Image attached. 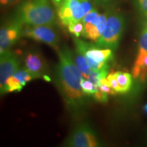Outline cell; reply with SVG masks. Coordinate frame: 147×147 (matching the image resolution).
I'll return each instance as SVG.
<instances>
[{
	"mask_svg": "<svg viewBox=\"0 0 147 147\" xmlns=\"http://www.w3.org/2000/svg\"><path fill=\"white\" fill-rule=\"evenodd\" d=\"M33 79H34V77L25 67L22 69H18L7 80L6 84H5L3 91L1 93V95L10 93V92L21 91L27 82Z\"/></svg>",
	"mask_w": 147,
	"mask_h": 147,
	"instance_id": "obj_11",
	"label": "cell"
},
{
	"mask_svg": "<svg viewBox=\"0 0 147 147\" xmlns=\"http://www.w3.org/2000/svg\"><path fill=\"white\" fill-rule=\"evenodd\" d=\"M108 66L106 65L100 69L92 70L89 75L87 79L94 84V86L97 89H99L100 80L102 78H106V76H108Z\"/></svg>",
	"mask_w": 147,
	"mask_h": 147,
	"instance_id": "obj_15",
	"label": "cell"
},
{
	"mask_svg": "<svg viewBox=\"0 0 147 147\" xmlns=\"http://www.w3.org/2000/svg\"><path fill=\"white\" fill-rule=\"evenodd\" d=\"M59 57L57 76L59 85L67 104L73 108H79L84 104V93L81 87L82 73L77 67L73 55L67 47L57 51Z\"/></svg>",
	"mask_w": 147,
	"mask_h": 147,
	"instance_id": "obj_1",
	"label": "cell"
},
{
	"mask_svg": "<svg viewBox=\"0 0 147 147\" xmlns=\"http://www.w3.org/2000/svg\"><path fill=\"white\" fill-rule=\"evenodd\" d=\"M107 16L108 11L104 14H100L92 21L83 23L84 30L81 36L91 41L97 42L105 29Z\"/></svg>",
	"mask_w": 147,
	"mask_h": 147,
	"instance_id": "obj_10",
	"label": "cell"
},
{
	"mask_svg": "<svg viewBox=\"0 0 147 147\" xmlns=\"http://www.w3.org/2000/svg\"><path fill=\"white\" fill-rule=\"evenodd\" d=\"M21 0H0L1 6H12L21 2Z\"/></svg>",
	"mask_w": 147,
	"mask_h": 147,
	"instance_id": "obj_22",
	"label": "cell"
},
{
	"mask_svg": "<svg viewBox=\"0 0 147 147\" xmlns=\"http://www.w3.org/2000/svg\"><path fill=\"white\" fill-rule=\"evenodd\" d=\"M138 51L147 54V29L142 27L140 36Z\"/></svg>",
	"mask_w": 147,
	"mask_h": 147,
	"instance_id": "obj_19",
	"label": "cell"
},
{
	"mask_svg": "<svg viewBox=\"0 0 147 147\" xmlns=\"http://www.w3.org/2000/svg\"><path fill=\"white\" fill-rule=\"evenodd\" d=\"M93 95V97H94L95 100H96L97 102L101 103H105L108 101V94L105 93V92L101 91L100 89L97 90Z\"/></svg>",
	"mask_w": 147,
	"mask_h": 147,
	"instance_id": "obj_20",
	"label": "cell"
},
{
	"mask_svg": "<svg viewBox=\"0 0 147 147\" xmlns=\"http://www.w3.org/2000/svg\"><path fill=\"white\" fill-rule=\"evenodd\" d=\"M144 112L147 114V104H145L144 106Z\"/></svg>",
	"mask_w": 147,
	"mask_h": 147,
	"instance_id": "obj_25",
	"label": "cell"
},
{
	"mask_svg": "<svg viewBox=\"0 0 147 147\" xmlns=\"http://www.w3.org/2000/svg\"><path fill=\"white\" fill-rule=\"evenodd\" d=\"M119 86V93H126L129 91L132 86V75L125 71L113 72Z\"/></svg>",
	"mask_w": 147,
	"mask_h": 147,
	"instance_id": "obj_14",
	"label": "cell"
},
{
	"mask_svg": "<svg viewBox=\"0 0 147 147\" xmlns=\"http://www.w3.org/2000/svg\"><path fill=\"white\" fill-rule=\"evenodd\" d=\"M76 47V53H75V63L79 70L82 73L84 78L87 79L89 75L91 72L92 69L90 66L89 61L86 57L85 52L89 44L84 42L83 40L78 39V38L74 39Z\"/></svg>",
	"mask_w": 147,
	"mask_h": 147,
	"instance_id": "obj_13",
	"label": "cell"
},
{
	"mask_svg": "<svg viewBox=\"0 0 147 147\" xmlns=\"http://www.w3.org/2000/svg\"><path fill=\"white\" fill-rule=\"evenodd\" d=\"M25 25H51L57 21L56 14L49 0H27L16 11V18Z\"/></svg>",
	"mask_w": 147,
	"mask_h": 147,
	"instance_id": "obj_2",
	"label": "cell"
},
{
	"mask_svg": "<svg viewBox=\"0 0 147 147\" xmlns=\"http://www.w3.org/2000/svg\"><path fill=\"white\" fill-rule=\"evenodd\" d=\"M93 9L90 0H63L57 7V16L62 25L67 27L71 23L82 21Z\"/></svg>",
	"mask_w": 147,
	"mask_h": 147,
	"instance_id": "obj_4",
	"label": "cell"
},
{
	"mask_svg": "<svg viewBox=\"0 0 147 147\" xmlns=\"http://www.w3.org/2000/svg\"><path fill=\"white\" fill-rule=\"evenodd\" d=\"M138 13L144 20L147 18V0H134Z\"/></svg>",
	"mask_w": 147,
	"mask_h": 147,
	"instance_id": "obj_18",
	"label": "cell"
},
{
	"mask_svg": "<svg viewBox=\"0 0 147 147\" xmlns=\"http://www.w3.org/2000/svg\"><path fill=\"white\" fill-rule=\"evenodd\" d=\"M113 51L110 49H99L95 45H89L86 50L85 55L92 70L98 69L108 65L113 57Z\"/></svg>",
	"mask_w": 147,
	"mask_h": 147,
	"instance_id": "obj_9",
	"label": "cell"
},
{
	"mask_svg": "<svg viewBox=\"0 0 147 147\" xmlns=\"http://www.w3.org/2000/svg\"><path fill=\"white\" fill-rule=\"evenodd\" d=\"M125 27V19L121 12L117 10L108 11L105 29L95 46L99 49L116 50L124 32Z\"/></svg>",
	"mask_w": 147,
	"mask_h": 147,
	"instance_id": "obj_3",
	"label": "cell"
},
{
	"mask_svg": "<svg viewBox=\"0 0 147 147\" xmlns=\"http://www.w3.org/2000/svg\"><path fill=\"white\" fill-rule=\"evenodd\" d=\"M0 55V89L1 93L7 80L19 69V61L18 57L9 50Z\"/></svg>",
	"mask_w": 147,
	"mask_h": 147,
	"instance_id": "obj_8",
	"label": "cell"
},
{
	"mask_svg": "<svg viewBox=\"0 0 147 147\" xmlns=\"http://www.w3.org/2000/svg\"><path fill=\"white\" fill-rule=\"evenodd\" d=\"M99 89L101 90V91L105 92V93H106L108 95L117 94V92L114 91V90L112 89L109 85H108V84H106L100 83V85H99Z\"/></svg>",
	"mask_w": 147,
	"mask_h": 147,
	"instance_id": "obj_21",
	"label": "cell"
},
{
	"mask_svg": "<svg viewBox=\"0 0 147 147\" xmlns=\"http://www.w3.org/2000/svg\"><path fill=\"white\" fill-rule=\"evenodd\" d=\"M81 87L84 95H93L98 90L89 80L84 78L81 80Z\"/></svg>",
	"mask_w": 147,
	"mask_h": 147,
	"instance_id": "obj_17",
	"label": "cell"
},
{
	"mask_svg": "<svg viewBox=\"0 0 147 147\" xmlns=\"http://www.w3.org/2000/svg\"><path fill=\"white\" fill-rule=\"evenodd\" d=\"M67 27L69 32L76 36V38H79L81 36L84 30V25L82 21L71 23Z\"/></svg>",
	"mask_w": 147,
	"mask_h": 147,
	"instance_id": "obj_16",
	"label": "cell"
},
{
	"mask_svg": "<svg viewBox=\"0 0 147 147\" xmlns=\"http://www.w3.org/2000/svg\"><path fill=\"white\" fill-rule=\"evenodd\" d=\"M25 68L29 71L34 79L45 77L46 64L43 58L39 53L29 52L27 53L24 59Z\"/></svg>",
	"mask_w": 147,
	"mask_h": 147,
	"instance_id": "obj_12",
	"label": "cell"
},
{
	"mask_svg": "<svg viewBox=\"0 0 147 147\" xmlns=\"http://www.w3.org/2000/svg\"><path fill=\"white\" fill-rule=\"evenodd\" d=\"M143 27H144L145 29H147V18L146 20H144V25H143Z\"/></svg>",
	"mask_w": 147,
	"mask_h": 147,
	"instance_id": "obj_24",
	"label": "cell"
},
{
	"mask_svg": "<svg viewBox=\"0 0 147 147\" xmlns=\"http://www.w3.org/2000/svg\"><path fill=\"white\" fill-rule=\"evenodd\" d=\"M97 3H100V4H107L108 3H110L113 0H94Z\"/></svg>",
	"mask_w": 147,
	"mask_h": 147,
	"instance_id": "obj_23",
	"label": "cell"
},
{
	"mask_svg": "<svg viewBox=\"0 0 147 147\" xmlns=\"http://www.w3.org/2000/svg\"><path fill=\"white\" fill-rule=\"evenodd\" d=\"M23 36L36 41L43 42L57 51L59 38L51 25H26L23 29Z\"/></svg>",
	"mask_w": 147,
	"mask_h": 147,
	"instance_id": "obj_5",
	"label": "cell"
},
{
	"mask_svg": "<svg viewBox=\"0 0 147 147\" xmlns=\"http://www.w3.org/2000/svg\"><path fill=\"white\" fill-rule=\"evenodd\" d=\"M23 24L16 19L1 27L0 30V53L9 50L23 36Z\"/></svg>",
	"mask_w": 147,
	"mask_h": 147,
	"instance_id": "obj_7",
	"label": "cell"
},
{
	"mask_svg": "<svg viewBox=\"0 0 147 147\" xmlns=\"http://www.w3.org/2000/svg\"><path fill=\"white\" fill-rule=\"evenodd\" d=\"M65 144L71 147H97L100 146L94 131L86 125L78 126L66 140Z\"/></svg>",
	"mask_w": 147,
	"mask_h": 147,
	"instance_id": "obj_6",
	"label": "cell"
}]
</instances>
